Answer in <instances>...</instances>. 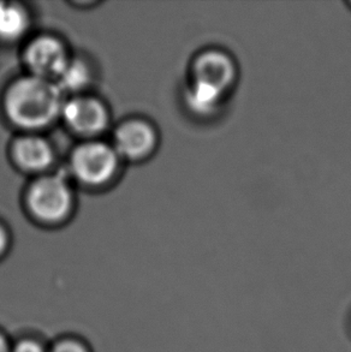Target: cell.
<instances>
[{
    "label": "cell",
    "instance_id": "obj_3",
    "mask_svg": "<svg viewBox=\"0 0 351 352\" xmlns=\"http://www.w3.org/2000/svg\"><path fill=\"white\" fill-rule=\"evenodd\" d=\"M72 183L63 172L36 177L28 186L24 204L30 217L45 225L65 223L75 210Z\"/></svg>",
    "mask_w": 351,
    "mask_h": 352
},
{
    "label": "cell",
    "instance_id": "obj_16",
    "mask_svg": "<svg viewBox=\"0 0 351 352\" xmlns=\"http://www.w3.org/2000/svg\"><path fill=\"white\" fill-rule=\"evenodd\" d=\"M349 329H350V333H351V316H350V319H349Z\"/></svg>",
    "mask_w": 351,
    "mask_h": 352
},
{
    "label": "cell",
    "instance_id": "obj_14",
    "mask_svg": "<svg viewBox=\"0 0 351 352\" xmlns=\"http://www.w3.org/2000/svg\"><path fill=\"white\" fill-rule=\"evenodd\" d=\"M12 348L10 346L8 339L5 338L3 334L0 333V352H11Z\"/></svg>",
    "mask_w": 351,
    "mask_h": 352
},
{
    "label": "cell",
    "instance_id": "obj_5",
    "mask_svg": "<svg viewBox=\"0 0 351 352\" xmlns=\"http://www.w3.org/2000/svg\"><path fill=\"white\" fill-rule=\"evenodd\" d=\"M72 57L62 38L50 34L38 35L24 48L23 62L28 75L57 82Z\"/></svg>",
    "mask_w": 351,
    "mask_h": 352
},
{
    "label": "cell",
    "instance_id": "obj_11",
    "mask_svg": "<svg viewBox=\"0 0 351 352\" xmlns=\"http://www.w3.org/2000/svg\"><path fill=\"white\" fill-rule=\"evenodd\" d=\"M50 352H89L83 344L74 340V339H65L53 346Z\"/></svg>",
    "mask_w": 351,
    "mask_h": 352
},
{
    "label": "cell",
    "instance_id": "obj_8",
    "mask_svg": "<svg viewBox=\"0 0 351 352\" xmlns=\"http://www.w3.org/2000/svg\"><path fill=\"white\" fill-rule=\"evenodd\" d=\"M11 157L21 171L39 177L50 173L56 152L52 143L40 133H24L11 144Z\"/></svg>",
    "mask_w": 351,
    "mask_h": 352
},
{
    "label": "cell",
    "instance_id": "obj_4",
    "mask_svg": "<svg viewBox=\"0 0 351 352\" xmlns=\"http://www.w3.org/2000/svg\"><path fill=\"white\" fill-rule=\"evenodd\" d=\"M120 157L114 146L100 140H87L74 148L69 159L72 178L88 188L107 186L117 176Z\"/></svg>",
    "mask_w": 351,
    "mask_h": 352
},
{
    "label": "cell",
    "instance_id": "obj_6",
    "mask_svg": "<svg viewBox=\"0 0 351 352\" xmlns=\"http://www.w3.org/2000/svg\"><path fill=\"white\" fill-rule=\"evenodd\" d=\"M61 118L72 133L86 141L96 140L109 126V109L98 98L86 94L67 98Z\"/></svg>",
    "mask_w": 351,
    "mask_h": 352
},
{
    "label": "cell",
    "instance_id": "obj_9",
    "mask_svg": "<svg viewBox=\"0 0 351 352\" xmlns=\"http://www.w3.org/2000/svg\"><path fill=\"white\" fill-rule=\"evenodd\" d=\"M30 25V16L23 5L0 3V40L14 43L23 38Z\"/></svg>",
    "mask_w": 351,
    "mask_h": 352
},
{
    "label": "cell",
    "instance_id": "obj_12",
    "mask_svg": "<svg viewBox=\"0 0 351 352\" xmlns=\"http://www.w3.org/2000/svg\"><path fill=\"white\" fill-rule=\"evenodd\" d=\"M11 352H47L43 345L33 339H23L14 345Z\"/></svg>",
    "mask_w": 351,
    "mask_h": 352
},
{
    "label": "cell",
    "instance_id": "obj_13",
    "mask_svg": "<svg viewBox=\"0 0 351 352\" xmlns=\"http://www.w3.org/2000/svg\"><path fill=\"white\" fill-rule=\"evenodd\" d=\"M10 243H11V238H10L9 231L3 223H0V258L4 257L5 254L9 250Z\"/></svg>",
    "mask_w": 351,
    "mask_h": 352
},
{
    "label": "cell",
    "instance_id": "obj_10",
    "mask_svg": "<svg viewBox=\"0 0 351 352\" xmlns=\"http://www.w3.org/2000/svg\"><path fill=\"white\" fill-rule=\"evenodd\" d=\"M92 80L93 72L88 64L80 58H72L65 72H63L62 76L56 83L64 93V96L72 94L74 96L83 94Z\"/></svg>",
    "mask_w": 351,
    "mask_h": 352
},
{
    "label": "cell",
    "instance_id": "obj_1",
    "mask_svg": "<svg viewBox=\"0 0 351 352\" xmlns=\"http://www.w3.org/2000/svg\"><path fill=\"white\" fill-rule=\"evenodd\" d=\"M240 78V64L228 50L201 48L190 59L183 93L185 107L201 120L218 117L237 89Z\"/></svg>",
    "mask_w": 351,
    "mask_h": 352
},
{
    "label": "cell",
    "instance_id": "obj_15",
    "mask_svg": "<svg viewBox=\"0 0 351 352\" xmlns=\"http://www.w3.org/2000/svg\"><path fill=\"white\" fill-rule=\"evenodd\" d=\"M347 6H348V8H349V9L351 10V0H350V1H348Z\"/></svg>",
    "mask_w": 351,
    "mask_h": 352
},
{
    "label": "cell",
    "instance_id": "obj_7",
    "mask_svg": "<svg viewBox=\"0 0 351 352\" xmlns=\"http://www.w3.org/2000/svg\"><path fill=\"white\" fill-rule=\"evenodd\" d=\"M159 141V133L151 122L133 118L119 124L116 128L112 146L120 159L143 162L156 153Z\"/></svg>",
    "mask_w": 351,
    "mask_h": 352
},
{
    "label": "cell",
    "instance_id": "obj_2",
    "mask_svg": "<svg viewBox=\"0 0 351 352\" xmlns=\"http://www.w3.org/2000/svg\"><path fill=\"white\" fill-rule=\"evenodd\" d=\"M65 99L56 82L25 75L6 88L3 109L16 128L39 133L61 118Z\"/></svg>",
    "mask_w": 351,
    "mask_h": 352
}]
</instances>
